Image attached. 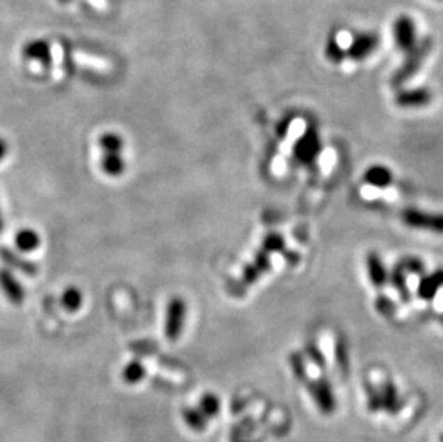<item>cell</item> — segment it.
Instances as JSON below:
<instances>
[{
  "instance_id": "5",
  "label": "cell",
  "mask_w": 443,
  "mask_h": 442,
  "mask_svg": "<svg viewBox=\"0 0 443 442\" xmlns=\"http://www.w3.org/2000/svg\"><path fill=\"white\" fill-rule=\"evenodd\" d=\"M0 289H2L6 299L15 306H20L26 298L23 284L8 267H0Z\"/></svg>"
},
{
  "instance_id": "15",
  "label": "cell",
  "mask_w": 443,
  "mask_h": 442,
  "mask_svg": "<svg viewBox=\"0 0 443 442\" xmlns=\"http://www.w3.org/2000/svg\"><path fill=\"white\" fill-rule=\"evenodd\" d=\"M443 287V270L439 268L436 270L435 273L429 275V276H425L421 283H419V287H417V293H419V296L425 300H432L439 289Z\"/></svg>"
},
{
  "instance_id": "9",
  "label": "cell",
  "mask_w": 443,
  "mask_h": 442,
  "mask_svg": "<svg viewBox=\"0 0 443 442\" xmlns=\"http://www.w3.org/2000/svg\"><path fill=\"white\" fill-rule=\"evenodd\" d=\"M23 56L29 61H36L42 66L49 68L52 65V54H51V46L46 40L36 39L31 40L23 47Z\"/></svg>"
},
{
  "instance_id": "32",
  "label": "cell",
  "mask_w": 443,
  "mask_h": 442,
  "mask_svg": "<svg viewBox=\"0 0 443 442\" xmlns=\"http://www.w3.org/2000/svg\"><path fill=\"white\" fill-rule=\"evenodd\" d=\"M9 153V144L5 138L0 137V162H2Z\"/></svg>"
},
{
  "instance_id": "36",
  "label": "cell",
  "mask_w": 443,
  "mask_h": 442,
  "mask_svg": "<svg viewBox=\"0 0 443 442\" xmlns=\"http://www.w3.org/2000/svg\"><path fill=\"white\" fill-rule=\"evenodd\" d=\"M244 442H250V441H244Z\"/></svg>"
},
{
  "instance_id": "19",
  "label": "cell",
  "mask_w": 443,
  "mask_h": 442,
  "mask_svg": "<svg viewBox=\"0 0 443 442\" xmlns=\"http://www.w3.org/2000/svg\"><path fill=\"white\" fill-rule=\"evenodd\" d=\"M182 420L194 432H204L208 425V420L205 418V415L200 409L191 406H185L182 409Z\"/></svg>"
},
{
  "instance_id": "25",
  "label": "cell",
  "mask_w": 443,
  "mask_h": 442,
  "mask_svg": "<svg viewBox=\"0 0 443 442\" xmlns=\"http://www.w3.org/2000/svg\"><path fill=\"white\" fill-rule=\"evenodd\" d=\"M391 282L396 286L398 291L402 294L403 298H407V284H406V276H405V268L402 266H398L391 273Z\"/></svg>"
},
{
  "instance_id": "24",
  "label": "cell",
  "mask_w": 443,
  "mask_h": 442,
  "mask_svg": "<svg viewBox=\"0 0 443 442\" xmlns=\"http://www.w3.org/2000/svg\"><path fill=\"white\" fill-rule=\"evenodd\" d=\"M366 390H367V408H368V411L379 412L380 409H383L380 392L376 388H373L372 385H367Z\"/></svg>"
},
{
  "instance_id": "7",
  "label": "cell",
  "mask_w": 443,
  "mask_h": 442,
  "mask_svg": "<svg viewBox=\"0 0 443 442\" xmlns=\"http://www.w3.org/2000/svg\"><path fill=\"white\" fill-rule=\"evenodd\" d=\"M0 260L3 261L5 267L10 270H17V272L26 276H36L39 272L36 263L28 260L26 257L19 256L9 247H0Z\"/></svg>"
},
{
  "instance_id": "23",
  "label": "cell",
  "mask_w": 443,
  "mask_h": 442,
  "mask_svg": "<svg viewBox=\"0 0 443 442\" xmlns=\"http://www.w3.org/2000/svg\"><path fill=\"white\" fill-rule=\"evenodd\" d=\"M267 266H268V261H267V259L264 257V256H258L257 257V260H256V263L254 264H251L247 270H245V273H244V279H245V282H249V283H253L260 275H263L264 273V270L267 268Z\"/></svg>"
},
{
  "instance_id": "30",
  "label": "cell",
  "mask_w": 443,
  "mask_h": 442,
  "mask_svg": "<svg viewBox=\"0 0 443 442\" xmlns=\"http://www.w3.org/2000/svg\"><path fill=\"white\" fill-rule=\"evenodd\" d=\"M402 267L410 273H422L423 272V263L419 259H407Z\"/></svg>"
},
{
  "instance_id": "8",
  "label": "cell",
  "mask_w": 443,
  "mask_h": 442,
  "mask_svg": "<svg viewBox=\"0 0 443 442\" xmlns=\"http://www.w3.org/2000/svg\"><path fill=\"white\" fill-rule=\"evenodd\" d=\"M395 40L396 45L403 49V51H410L412 47H414L416 43V28L412 19L402 16L396 20L395 23Z\"/></svg>"
},
{
  "instance_id": "16",
  "label": "cell",
  "mask_w": 443,
  "mask_h": 442,
  "mask_svg": "<svg viewBox=\"0 0 443 442\" xmlns=\"http://www.w3.org/2000/svg\"><path fill=\"white\" fill-rule=\"evenodd\" d=\"M364 180L372 187L386 188L393 183V174L391 171L384 165H373L366 171Z\"/></svg>"
},
{
  "instance_id": "10",
  "label": "cell",
  "mask_w": 443,
  "mask_h": 442,
  "mask_svg": "<svg viewBox=\"0 0 443 442\" xmlns=\"http://www.w3.org/2000/svg\"><path fill=\"white\" fill-rule=\"evenodd\" d=\"M379 45V39L373 33H360L355 38L349 47V56L355 61H360L371 55Z\"/></svg>"
},
{
  "instance_id": "3",
  "label": "cell",
  "mask_w": 443,
  "mask_h": 442,
  "mask_svg": "<svg viewBox=\"0 0 443 442\" xmlns=\"http://www.w3.org/2000/svg\"><path fill=\"white\" fill-rule=\"evenodd\" d=\"M306 386L320 411L326 415H330L336 411L337 402L333 394V386L325 376L316 381H307Z\"/></svg>"
},
{
  "instance_id": "20",
  "label": "cell",
  "mask_w": 443,
  "mask_h": 442,
  "mask_svg": "<svg viewBox=\"0 0 443 442\" xmlns=\"http://www.w3.org/2000/svg\"><path fill=\"white\" fill-rule=\"evenodd\" d=\"M146 376V369L141 360L134 359L122 369V381L128 385H137Z\"/></svg>"
},
{
  "instance_id": "34",
  "label": "cell",
  "mask_w": 443,
  "mask_h": 442,
  "mask_svg": "<svg viewBox=\"0 0 443 442\" xmlns=\"http://www.w3.org/2000/svg\"><path fill=\"white\" fill-rule=\"evenodd\" d=\"M439 442H443V432L439 435Z\"/></svg>"
},
{
  "instance_id": "21",
  "label": "cell",
  "mask_w": 443,
  "mask_h": 442,
  "mask_svg": "<svg viewBox=\"0 0 443 442\" xmlns=\"http://www.w3.org/2000/svg\"><path fill=\"white\" fill-rule=\"evenodd\" d=\"M98 145L105 153H122L125 146V141L118 132H104L98 138Z\"/></svg>"
},
{
  "instance_id": "11",
  "label": "cell",
  "mask_w": 443,
  "mask_h": 442,
  "mask_svg": "<svg viewBox=\"0 0 443 442\" xmlns=\"http://www.w3.org/2000/svg\"><path fill=\"white\" fill-rule=\"evenodd\" d=\"M432 93L426 88L409 89L398 93L396 104L402 108H421L430 102Z\"/></svg>"
},
{
  "instance_id": "29",
  "label": "cell",
  "mask_w": 443,
  "mask_h": 442,
  "mask_svg": "<svg viewBox=\"0 0 443 442\" xmlns=\"http://www.w3.org/2000/svg\"><path fill=\"white\" fill-rule=\"evenodd\" d=\"M284 245V240L279 234H270L264 240V249L268 252H280Z\"/></svg>"
},
{
  "instance_id": "4",
  "label": "cell",
  "mask_w": 443,
  "mask_h": 442,
  "mask_svg": "<svg viewBox=\"0 0 443 442\" xmlns=\"http://www.w3.org/2000/svg\"><path fill=\"white\" fill-rule=\"evenodd\" d=\"M320 151H322V141L314 128H309L294 145V157L303 164H311Z\"/></svg>"
},
{
  "instance_id": "12",
  "label": "cell",
  "mask_w": 443,
  "mask_h": 442,
  "mask_svg": "<svg viewBox=\"0 0 443 442\" xmlns=\"http://www.w3.org/2000/svg\"><path fill=\"white\" fill-rule=\"evenodd\" d=\"M382 397V406L389 413L395 415L403 408V399L399 397V392L391 381H386L380 390Z\"/></svg>"
},
{
  "instance_id": "14",
  "label": "cell",
  "mask_w": 443,
  "mask_h": 442,
  "mask_svg": "<svg viewBox=\"0 0 443 442\" xmlns=\"http://www.w3.org/2000/svg\"><path fill=\"white\" fill-rule=\"evenodd\" d=\"M101 169L108 177L118 178L125 173L127 161L121 153H105L101 158Z\"/></svg>"
},
{
  "instance_id": "22",
  "label": "cell",
  "mask_w": 443,
  "mask_h": 442,
  "mask_svg": "<svg viewBox=\"0 0 443 442\" xmlns=\"http://www.w3.org/2000/svg\"><path fill=\"white\" fill-rule=\"evenodd\" d=\"M200 411L205 415L207 420H211V418H215V416L219 413V409H221V402H219V398L214 394H211V392H207V394H204L200 399Z\"/></svg>"
},
{
  "instance_id": "31",
  "label": "cell",
  "mask_w": 443,
  "mask_h": 442,
  "mask_svg": "<svg viewBox=\"0 0 443 442\" xmlns=\"http://www.w3.org/2000/svg\"><path fill=\"white\" fill-rule=\"evenodd\" d=\"M307 352H309V355H310V358H311V360L317 365V366H320V367H325V365H326V360H325V356H323V353L320 352L316 346H309V349H307Z\"/></svg>"
},
{
  "instance_id": "33",
  "label": "cell",
  "mask_w": 443,
  "mask_h": 442,
  "mask_svg": "<svg viewBox=\"0 0 443 442\" xmlns=\"http://www.w3.org/2000/svg\"><path fill=\"white\" fill-rule=\"evenodd\" d=\"M3 227H5V223H3V215H2V211H0V234H2Z\"/></svg>"
},
{
  "instance_id": "27",
  "label": "cell",
  "mask_w": 443,
  "mask_h": 442,
  "mask_svg": "<svg viewBox=\"0 0 443 442\" xmlns=\"http://www.w3.org/2000/svg\"><path fill=\"white\" fill-rule=\"evenodd\" d=\"M326 54L329 56V59L334 63H340L344 58V52L343 49L339 46V43L336 42V39H332L329 40L327 43V47H326Z\"/></svg>"
},
{
  "instance_id": "26",
  "label": "cell",
  "mask_w": 443,
  "mask_h": 442,
  "mask_svg": "<svg viewBox=\"0 0 443 442\" xmlns=\"http://www.w3.org/2000/svg\"><path fill=\"white\" fill-rule=\"evenodd\" d=\"M290 365L294 376L300 379V381H306L307 374H306V365H304V359L299 355V353H293L290 356Z\"/></svg>"
},
{
  "instance_id": "2",
  "label": "cell",
  "mask_w": 443,
  "mask_h": 442,
  "mask_svg": "<svg viewBox=\"0 0 443 442\" xmlns=\"http://www.w3.org/2000/svg\"><path fill=\"white\" fill-rule=\"evenodd\" d=\"M402 220L407 227L443 234V214L440 213H428L416 208H407L402 213Z\"/></svg>"
},
{
  "instance_id": "17",
  "label": "cell",
  "mask_w": 443,
  "mask_h": 442,
  "mask_svg": "<svg viewBox=\"0 0 443 442\" xmlns=\"http://www.w3.org/2000/svg\"><path fill=\"white\" fill-rule=\"evenodd\" d=\"M367 272L371 282L376 287H382L387 282V270L382 259L375 253H371L367 256Z\"/></svg>"
},
{
  "instance_id": "1",
  "label": "cell",
  "mask_w": 443,
  "mask_h": 442,
  "mask_svg": "<svg viewBox=\"0 0 443 442\" xmlns=\"http://www.w3.org/2000/svg\"><path fill=\"white\" fill-rule=\"evenodd\" d=\"M187 303L181 296L171 298L165 307L164 333L169 342H176L181 337L187 321Z\"/></svg>"
},
{
  "instance_id": "13",
  "label": "cell",
  "mask_w": 443,
  "mask_h": 442,
  "mask_svg": "<svg viewBox=\"0 0 443 442\" xmlns=\"http://www.w3.org/2000/svg\"><path fill=\"white\" fill-rule=\"evenodd\" d=\"M15 245L22 253H32L39 249L40 236L31 227H23L15 234Z\"/></svg>"
},
{
  "instance_id": "6",
  "label": "cell",
  "mask_w": 443,
  "mask_h": 442,
  "mask_svg": "<svg viewBox=\"0 0 443 442\" xmlns=\"http://www.w3.org/2000/svg\"><path fill=\"white\" fill-rule=\"evenodd\" d=\"M430 51V40L426 39L422 45L419 46H414L412 47L409 51V58L406 61V63L402 66V69L396 73L395 79H393V82L395 84H401L406 79H409L413 73L419 69L422 61L425 59V56L428 55V52Z\"/></svg>"
},
{
  "instance_id": "28",
  "label": "cell",
  "mask_w": 443,
  "mask_h": 442,
  "mask_svg": "<svg viewBox=\"0 0 443 442\" xmlns=\"http://www.w3.org/2000/svg\"><path fill=\"white\" fill-rule=\"evenodd\" d=\"M336 359H337V363H339V366H340V369H341L344 374H346L348 369H349V359H348L346 346H344L343 342H339V343H337Z\"/></svg>"
},
{
  "instance_id": "18",
  "label": "cell",
  "mask_w": 443,
  "mask_h": 442,
  "mask_svg": "<svg viewBox=\"0 0 443 442\" xmlns=\"http://www.w3.org/2000/svg\"><path fill=\"white\" fill-rule=\"evenodd\" d=\"M61 305L69 313L78 312L84 305V293L77 286H68L61 294Z\"/></svg>"
},
{
  "instance_id": "35",
  "label": "cell",
  "mask_w": 443,
  "mask_h": 442,
  "mask_svg": "<svg viewBox=\"0 0 443 442\" xmlns=\"http://www.w3.org/2000/svg\"><path fill=\"white\" fill-rule=\"evenodd\" d=\"M59 2H61V3H68L69 0H59Z\"/></svg>"
}]
</instances>
